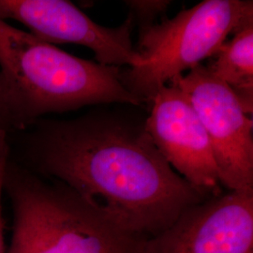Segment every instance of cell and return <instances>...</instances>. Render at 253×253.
Returning <instances> with one entry per match:
<instances>
[{
  "label": "cell",
  "instance_id": "obj_1",
  "mask_svg": "<svg viewBox=\"0 0 253 253\" xmlns=\"http://www.w3.org/2000/svg\"><path fill=\"white\" fill-rule=\"evenodd\" d=\"M19 131L14 162L62 183L129 236H157L208 198L166 162L145 123L88 114L36 120Z\"/></svg>",
  "mask_w": 253,
  "mask_h": 253
},
{
  "label": "cell",
  "instance_id": "obj_2",
  "mask_svg": "<svg viewBox=\"0 0 253 253\" xmlns=\"http://www.w3.org/2000/svg\"><path fill=\"white\" fill-rule=\"evenodd\" d=\"M0 69L9 132L25 129L50 113L110 102L143 104L124 86L118 67L68 54L2 19Z\"/></svg>",
  "mask_w": 253,
  "mask_h": 253
},
{
  "label": "cell",
  "instance_id": "obj_3",
  "mask_svg": "<svg viewBox=\"0 0 253 253\" xmlns=\"http://www.w3.org/2000/svg\"><path fill=\"white\" fill-rule=\"evenodd\" d=\"M12 211L6 253H143V240L111 226L76 192L9 159L4 178Z\"/></svg>",
  "mask_w": 253,
  "mask_h": 253
},
{
  "label": "cell",
  "instance_id": "obj_4",
  "mask_svg": "<svg viewBox=\"0 0 253 253\" xmlns=\"http://www.w3.org/2000/svg\"><path fill=\"white\" fill-rule=\"evenodd\" d=\"M250 18L252 0H205L173 18L142 27L136 50L145 64L122 72L121 81L143 102L151 101L160 88L212 57Z\"/></svg>",
  "mask_w": 253,
  "mask_h": 253
},
{
  "label": "cell",
  "instance_id": "obj_5",
  "mask_svg": "<svg viewBox=\"0 0 253 253\" xmlns=\"http://www.w3.org/2000/svg\"><path fill=\"white\" fill-rule=\"evenodd\" d=\"M169 84L187 97L207 130L221 186L253 188V118L235 92L200 64Z\"/></svg>",
  "mask_w": 253,
  "mask_h": 253
},
{
  "label": "cell",
  "instance_id": "obj_6",
  "mask_svg": "<svg viewBox=\"0 0 253 253\" xmlns=\"http://www.w3.org/2000/svg\"><path fill=\"white\" fill-rule=\"evenodd\" d=\"M143 253H253V188L187 208L164 232L143 240Z\"/></svg>",
  "mask_w": 253,
  "mask_h": 253
},
{
  "label": "cell",
  "instance_id": "obj_7",
  "mask_svg": "<svg viewBox=\"0 0 253 253\" xmlns=\"http://www.w3.org/2000/svg\"><path fill=\"white\" fill-rule=\"evenodd\" d=\"M0 19L25 25L29 33L47 43H74L94 52L98 63L140 67L145 60L132 45L133 17L118 27L98 25L65 0H0Z\"/></svg>",
  "mask_w": 253,
  "mask_h": 253
},
{
  "label": "cell",
  "instance_id": "obj_8",
  "mask_svg": "<svg viewBox=\"0 0 253 253\" xmlns=\"http://www.w3.org/2000/svg\"><path fill=\"white\" fill-rule=\"evenodd\" d=\"M145 126L166 162L194 189L208 198L222 193L207 130L177 86L168 84L157 91Z\"/></svg>",
  "mask_w": 253,
  "mask_h": 253
},
{
  "label": "cell",
  "instance_id": "obj_9",
  "mask_svg": "<svg viewBox=\"0 0 253 253\" xmlns=\"http://www.w3.org/2000/svg\"><path fill=\"white\" fill-rule=\"evenodd\" d=\"M206 66L208 72L235 92L245 112L253 109V18L236 27Z\"/></svg>",
  "mask_w": 253,
  "mask_h": 253
},
{
  "label": "cell",
  "instance_id": "obj_10",
  "mask_svg": "<svg viewBox=\"0 0 253 253\" xmlns=\"http://www.w3.org/2000/svg\"><path fill=\"white\" fill-rule=\"evenodd\" d=\"M126 3L131 10V16L139 19L142 28L152 25L154 19L166 11L171 1L134 0L126 1Z\"/></svg>",
  "mask_w": 253,
  "mask_h": 253
},
{
  "label": "cell",
  "instance_id": "obj_11",
  "mask_svg": "<svg viewBox=\"0 0 253 253\" xmlns=\"http://www.w3.org/2000/svg\"><path fill=\"white\" fill-rule=\"evenodd\" d=\"M10 159L9 133L0 129V253H6L4 241V220L2 217V194L4 192L5 172Z\"/></svg>",
  "mask_w": 253,
  "mask_h": 253
},
{
  "label": "cell",
  "instance_id": "obj_12",
  "mask_svg": "<svg viewBox=\"0 0 253 253\" xmlns=\"http://www.w3.org/2000/svg\"><path fill=\"white\" fill-rule=\"evenodd\" d=\"M0 129L6 130L8 133L10 131L7 94H6L5 84L1 74H0Z\"/></svg>",
  "mask_w": 253,
  "mask_h": 253
}]
</instances>
